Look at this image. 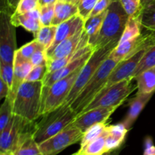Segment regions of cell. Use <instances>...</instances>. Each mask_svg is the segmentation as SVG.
Here are the masks:
<instances>
[{"mask_svg": "<svg viewBox=\"0 0 155 155\" xmlns=\"http://www.w3.org/2000/svg\"><path fill=\"white\" fill-rule=\"evenodd\" d=\"M30 62L33 64V66L47 64L46 50L45 48H41V49L37 50L30 58Z\"/></svg>", "mask_w": 155, "mask_h": 155, "instance_id": "cell-41", "label": "cell"}, {"mask_svg": "<svg viewBox=\"0 0 155 155\" xmlns=\"http://www.w3.org/2000/svg\"><path fill=\"white\" fill-rule=\"evenodd\" d=\"M47 72H48V71H47V64L33 66V69L31 70L30 74H28L25 81H42L45 76L46 75Z\"/></svg>", "mask_w": 155, "mask_h": 155, "instance_id": "cell-36", "label": "cell"}, {"mask_svg": "<svg viewBox=\"0 0 155 155\" xmlns=\"http://www.w3.org/2000/svg\"><path fill=\"white\" fill-rule=\"evenodd\" d=\"M78 5L66 0H57L54 4V16L51 25H59L78 15Z\"/></svg>", "mask_w": 155, "mask_h": 155, "instance_id": "cell-21", "label": "cell"}, {"mask_svg": "<svg viewBox=\"0 0 155 155\" xmlns=\"http://www.w3.org/2000/svg\"><path fill=\"white\" fill-rule=\"evenodd\" d=\"M35 126L29 127L21 133L18 145L15 151V155H42L39 144L33 137Z\"/></svg>", "mask_w": 155, "mask_h": 155, "instance_id": "cell-18", "label": "cell"}, {"mask_svg": "<svg viewBox=\"0 0 155 155\" xmlns=\"http://www.w3.org/2000/svg\"><path fill=\"white\" fill-rule=\"evenodd\" d=\"M84 20L78 14L70 18L68 21L58 25L54 42L52 45L46 50V54L51 52L62 41L74 36L77 32L84 28Z\"/></svg>", "mask_w": 155, "mask_h": 155, "instance_id": "cell-15", "label": "cell"}, {"mask_svg": "<svg viewBox=\"0 0 155 155\" xmlns=\"http://www.w3.org/2000/svg\"><path fill=\"white\" fill-rule=\"evenodd\" d=\"M33 123L14 114L8 125L1 131L0 152H15L21 133Z\"/></svg>", "mask_w": 155, "mask_h": 155, "instance_id": "cell-11", "label": "cell"}, {"mask_svg": "<svg viewBox=\"0 0 155 155\" xmlns=\"http://www.w3.org/2000/svg\"><path fill=\"white\" fill-rule=\"evenodd\" d=\"M36 1H38V2H39V0H36Z\"/></svg>", "mask_w": 155, "mask_h": 155, "instance_id": "cell-51", "label": "cell"}, {"mask_svg": "<svg viewBox=\"0 0 155 155\" xmlns=\"http://www.w3.org/2000/svg\"><path fill=\"white\" fill-rule=\"evenodd\" d=\"M98 0H80L78 4V14L86 21L90 17Z\"/></svg>", "mask_w": 155, "mask_h": 155, "instance_id": "cell-35", "label": "cell"}, {"mask_svg": "<svg viewBox=\"0 0 155 155\" xmlns=\"http://www.w3.org/2000/svg\"><path fill=\"white\" fill-rule=\"evenodd\" d=\"M129 16L136 15L142 8V0H120Z\"/></svg>", "mask_w": 155, "mask_h": 155, "instance_id": "cell-37", "label": "cell"}, {"mask_svg": "<svg viewBox=\"0 0 155 155\" xmlns=\"http://www.w3.org/2000/svg\"><path fill=\"white\" fill-rule=\"evenodd\" d=\"M56 30L57 26H42L35 39L47 50L54 42Z\"/></svg>", "mask_w": 155, "mask_h": 155, "instance_id": "cell-28", "label": "cell"}, {"mask_svg": "<svg viewBox=\"0 0 155 155\" xmlns=\"http://www.w3.org/2000/svg\"><path fill=\"white\" fill-rule=\"evenodd\" d=\"M142 29V24H141L139 13L136 15L130 16L128 21L126 24L125 29H124L122 36L120 39L119 43H122V42L139 36L141 34Z\"/></svg>", "mask_w": 155, "mask_h": 155, "instance_id": "cell-27", "label": "cell"}, {"mask_svg": "<svg viewBox=\"0 0 155 155\" xmlns=\"http://www.w3.org/2000/svg\"><path fill=\"white\" fill-rule=\"evenodd\" d=\"M33 66L30 61H24L15 58L14 59V79L12 87L11 89L10 94L8 97L12 100L13 103L18 89L21 85L25 81L26 78L30 74Z\"/></svg>", "mask_w": 155, "mask_h": 155, "instance_id": "cell-19", "label": "cell"}, {"mask_svg": "<svg viewBox=\"0 0 155 155\" xmlns=\"http://www.w3.org/2000/svg\"><path fill=\"white\" fill-rule=\"evenodd\" d=\"M94 51H95V50H94ZM94 51H89V52L83 54V56H81V57L79 58L73 60L72 61H71L69 64L65 65L64 67H63V68H61V69L57 70V71H54V72L47 73L46 75L44 77L43 80H42L43 86H51L53 83L57 82L58 80L68 77L70 74L74 73V71L80 69V68H82V67L86 63V61L89 60V58L92 56V53L94 52Z\"/></svg>", "mask_w": 155, "mask_h": 155, "instance_id": "cell-16", "label": "cell"}, {"mask_svg": "<svg viewBox=\"0 0 155 155\" xmlns=\"http://www.w3.org/2000/svg\"><path fill=\"white\" fill-rule=\"evenodd\" d=\"M106 130L99 137L94 139L83 148H80L78 152L79 155H104L106 153L105 140Z\"/></svg>", "mask_w": 155, "mask_h": 155, "instance_id": "cell-26", "label": "cell"}, {"mask_svg": "<svg viewBox=\"0 0 155 155\" xmlns=\"http://www.w3.org/2000/svg\"><path fill=\"white\" fill-rule=\"evenodd\" d=\"M54 4L39 6L41 26L51 25L54 16Z\"/></svg>", "mask_w": 155, "mask_h": 155, "instance_id": "cell-34", "label": "cell"}, {"mask_svg": "<svg viewBox=\"0 0 155 155\" xmlns=\"http://www.w3.org/2000/svg\"><path fill=\"white\" fill-rule=\"evenodd\" d=\"M131 81L132 79H128L104 87L80 114L98 107H120L127 97L137 89V86L132 85Z\"/></svg>", "mask_w": 155, "mask_h": 155, "instance_id": "cell-6", "label": "cell"}, {"mask_svg": "<svg viewBox=\"0 0 155 155\" xmlns=\"http://www.w3.org/2000/svg\"><path fill=\"white\" fill-rule=\"evenodd\" d=\"M94 50H95V48L92 45H88L80 48L77 51L65 58L57 59H47V71H48L47 73L54 72L57 70L61 69L63 67H64L65 65L69 64L71 61H72L73 60L79 58L81 56H83V54H86V53L89 52L91 51H94Z\"/></svg>", "mask_w": 155, "mask_h": 155, "instance_id": "cell-22", "label": "cell"}, {"mask_svg": "<svg viewBox=\"0 0 155 155\" xmlns=\"http://www.w3.org/2000/svg\"><path fill=\"white\" fill-rule=\"evenodd\" d=\"M71 155H78V152L74 153V154H71Z\"/></svg>", "mask_w": 155, "mask_h": 155, "instance_id": "cell-49", "label": "cell"}, {"mask_svg": "<svg viewBox=\"0 0 155 155\" xmlns=\"http://www.w3.org/2000/svg\"><path fill=\"white\" fill-rule=\"evenodd\" d=\"M142 155H155V145L151 136H147L145 139Z\"/></svg>", "mask_w": 155, "mask_h": 155, "instance_id": "cell-43", "label": "cell"}, {"mask_svg": "<svg viewBox=\"0 0 155 155\" xmlns=\"http://www.w3.org/2000/svg\"><path fill=\"white\" fill-rule=\"evenodd\" d=\"M154 92L147 94H136L134 98H132L129 102V110L123 123L129 130L136 120L142 110L149 101Z\"/></svg>", "mask_w": 155, "mask_h": 155, "instance_id": "cell-20", "label": "cell"}, {"mask_svg": "<svg viewBox=\"0 0 155 155\" xmlns=\"http://www.w3.org/2000/svg\"><path fill=\"white\" fill-rule=\"evenodd\" d=\"M12 22L15 27H22L27 31L33 33L36 37L41 28L39 8L25 14H18L13 12L11 17Z\"/></svg>", "mask_w": 155, "mask_h": 155, "instance_id": "cell-17", "label": "cell"}, {"mask_svg": "<svg viewBox=\"0 0 155 155\" xmlns=\"http://www.w3.org/2000/svg\"><path fill=\"white\" fill-rule=\"evenodd\" d=\"M107 127V123H98L89 127L84 133L80 141V148H83L94 139L99 137L106 130Z\"/></svg>", "mask_w": 155, "mask_h": 155, "instance_id": "cell-31", "label": "cell"}, {"mask_svg": "<svg viewBox=\"0 0 155 155\" xmlns=\"http://www.w3.org/2000/svg\"><path fill=\"white\" fill-rule=\"evenodd\" d=\"M118 107H98L82 113L77 116L72 124L78 127L83 133L92 126L98 123H107L112 114Z\"/></svg>", "mask_w": 155, "mask_h": 155, "instance_id": "cell-14", "label": "cell"}, {"mask_svg": "<svg viewBox=\"0 0 155 155\" xmlns=\"http://www.w3.org/2000/svg\"><path fill=\"white\" fill-rule=\"evenodd\" d=\"M118 44L117 43L109 44L103 48H98L94 51L92 56L89 58V60L80 69L78 77L76 80L75 83H74L69 95L67 98L65 104L71 105L76 97L81 92L84 86L87 84L89 80L93 77V75L98 69V68L101 66L102 62L108 58L112 50Z\"/></svg>", "mask_w": 155, "mask_h": 155, "instance_id": "cell-8", "label": "cell"}, {"mask_svg": "<svg viewBox=\"0 0 155 155\" xmlns=\"http://www.w3.org/2000/svg\"><path fill=\"white\" fill-rule=\"evenodd\" d=\"M66 1H68L70 2H72V3H74V4L78 5L79 2H80V0H66Z\"/></svg>", "mask_w": 155, "mask_h": 155, "instance_id": "cell-48", "label": "cell"}, {"mask_svg": "<svg viewBox=\"0 0 155 155\" xmlns=\"http://www.w3.org/2000/svg\"><path fill=\"white\" fill-rule=\"evenodd\" d=\"M42 89V81H24L14 99V114L30 122L36 121L40 117Z\"/></svg>", "mask_w": 155, "mask_h": 155, "instance_id": "cell-1", "label": "cell"}, {"mask_svg": "<svg viewBox=\"0 0 155 155\" xmlns=\"http://www.w3.org/2000/svg\"><path fill=\"white\" fill-rule=\"evenodd\" d=\"M57 2V0H39V6L45 5H50V4H54Z\"/></svg>", "mask_w": 155, "mask_h": 155, "instance_id": "cell-46", "label": "cell"}, {"mask_svg": "<svg viewBox=\"0 0 155 155\" xmlns=\"http://www.w3.org/2000/svg\"><path fill=\"white\" fill-rule=\"evenodd\" d=\"M83 132L72 124L52 137L39 144L42 155H57L71 145L80 142Z\"/></svg>", "mask_w": 155, "mask_h": 155, "instance_id": "cell-9", "label": "cell"}, {"mask_svg": "<svg viewBox=\"0 0 155 155\" xmlns=\"http://www.w3.org/2000/svg\"><path fill=\"white\" fill-rule=\"evenodd\" d=\"M80 69L77 70L68 77L58 80L50 86H43L40 116L52 111L65 104Z\"/></svg>", "mask_w": 155, "mask_h": 155, "instance_id": "cell-5", "label": "cell"}, {"mask_svg": "<svg viewBox=\"0 0 155 155\" xmlns=\"http://www.w3.org/2000/svg\"><path fill=\"white\" fill-rule=\"evenodd\" d=\"M39 8V2L36 0H20L14 12L18 14H25Z\"/></svg>", "mask_w": 155, "mask_h": 155, "instance_id": "cell-39", "label": "cell"}, {"mask_svg": "<svg viewBox=\"0 0 155 155\" xmlns=\"http://www.w3.org/2000/svg\"><path fill=\"white\" fill-rule=\"evenodd\" d=\"M10 94V88L7 83H5L2 79H0V99L5 98Z\"/></svg>", "mask_w": 155, "mask_h": 155, "instance_id": "cell-44", "label": "cell"}, {"mask_svg": "<svg viewBox=\"0 0 155 155\" xmlns=\"http://www.w3.org/2000/svg\"><path fill=\"white\" fill-rule=\"evenodd\" d=\"M0 79L7 83L11 91L14 79V64L5 63L0 61Z\"/></svg>", "mask_w": 155, "mask_h": 155, "instance_id": "cell-33", "label": "cell"}, {"mask_svg": "<svg viewBox=\"0 0 155 155\" xmlns=\"http://www.w3.org/2000/svg\"><path fill=\"white\" fill-rule=\"evenodd\" d=\"M13 115V103L8 97H6L0 107V132L8 125Z\"/></svg>", "mask_w": 155, "mask_h": 155, "instance_id": "cell-32", "label": "cell"}, {"mask_svg": "<svg viewBox=\"0 0 155 155\" xmlns=\"http://www.w3.org/2000/svg\"><path fill=\"white\" fill-rule=\"evenodd\" d=\"M0 155H15L13 151H8V152H0Z\"/></svg>", "mask_w": 155, "mask_h": 155, "instance_id": "cell-47", "label": "cell"}, {"mask_svg": "<svg viewBox=\"0 0 155 155\" xmlns=\"http://www.w3.org/2000/svg\"><path fill=\"white\" fill-rule=\"evenodd\" d=\"M146 1H148V0H142V3L145 2H146Z\"/></svg>", "mask_w": 155, "mask_h": 155, "instance_id": "cell-50", "label": "cell"}, {"mask_svg": "<svg viewBox=\"0 0 155 155\" xmlns=\"http://www.w3.org/2000/svg\"><path fill=\"white\" fill-rule=\"evenodd\" d=\"M5 2H7L8 5L10 7V8L12 9L13 12H15L17 6H18V3H19L20 0H5Z\"/></svg>", "mask_w": 155, "mask_h": 155, "instance_id": "cell-45", "label": "cell"}, {"mask_svg": "<svg viewBox=\"0 0 155 155\" xmlns=\"http://www.w3.org/2000/svg\"><path fill=\"white\" fill-rule=\"evenodd\" d=\"M147 50L148 49L141 50L129 58L124 59V60L120 61L112 71L111 74L109 76L108 81L104 87L124 80H128V79L133 80V74L136 70L139 61Z\"/></svg>", "mask_w": 155, "mask_h": 155, "instance_id": "cell-13", "label": "cell"}, {"mask_svg": "<svg viewBox=\"0 0 155 155\" xmlns=\"http://www.w3.org/2000/svg\"><path fill=\"white\" fill-rule=\"evenodd\" d=\"M112 1L113 0H98L95 8H94L92 13H91L90 17L95 16V15L101 14V12L107 10L109 6H110V3L112 2Z\"/></svg>", "mask_w": 155, "mask_h": 155, "instance_id": "cell-42", "label": "cell"}, {"mask_svg": "<svg viewBox=\"0 0 155 155\" xmlns=\"http://www.w3.org/2000/svg\"><path fill=\"white\" fill-rule=\"evenodd\" d=\"M41 48H45L35 39L34 40L25 44L22 47L18 48L16 51V52H15V58H17L24 61H30V58L33 56V54L37 50L41 49Z\"/></svg>", "mask_w": 155, "mask_h": 155, "instance_id": "cell-30", "label": "cell"}, {"mask_svg": "<svg viewBox=\"0 0 155 155\" xmlns=\"http://www.w3.org/2000/svg\"><path fill=\"white\" fill-rule=\"evenodd\" d=\"M130 16L120 0H113L107 11L99 35L93 47L95 49L120 42Z\"/></svg>", "mask_w": 155, "mask_h": 155, "instance_id": "cell-2", "label": "cell"}, {"mask_svg": "<svg viewBox=\"0 0 155 155\" xmlns=\"http://www.w3.org/2000/svg\"><path fill=\"white\" fill-rule=\"evenodd\" d=\"M155 67V45L147 50L133 74V79L147 70Z\"/></svg>", "mask_w": 155, "mask_h": 155, "instance_id": "cell-29", "label": "cell"}, {"mask_svg": "<svg viewBox=\"0 0 155 155\" xmlns=\"http://www.w3.org/2000/svg\"><path fill=\"white\" fill-rule=\"evenodd\" d=\"M106 133H107L105 140L106 153H110V151H113L114 150L117 149L118 148H120L124 141L115 137V136L108 134L107 131H106Z\"/></svg>", "mask_w": 155, "mask_h": 155, "instance_id": "cell-40", "label": "cell"}, {"mask_svg": "<svg viewBox=\"0 0 155 155\" xmlns=\"http://www.w3.org/2000/svg\"><path fill=\"white\" fill-rule=\"evenodd\" d=\"M139 16L142 29L155 33V0L142 3Z\"/></svg>", "mask_w": 155, "mask_h": 155, "instance_id": "cell-24", "label": "cell"}, {"mask_svg": "<svg viewBox=\"0 0 155 155\" xmlns=\"http://www.w3.org/2000/svg\"><path fill=\"white\" fill-rule=\"evenodd\" d=\"M77 116V112L67 104L42 115V120L35 124L34 139L38 144L42 143L71 125Z\"/></svg>", "mask_w": 155, "mask_h": 155, "instance_id": "cell-3", "label": "cell"}, {"mask_svg": "<svg viewBox=\"0 0 155 155\" xmlns=\"http://www.w3.org/2000/svg\"><path fill=\"white\" fill-rule=\"evenodd\" d=\"M155 45V33L145 30L139 36L119 43L109 54V58L120 62L129 58L143 49H148Z\"/></svg>", "mask_w": 155, "mask_h": 155, "instance_id": "cell-10", "label": "cell"}, {"mask_svg": "<svg viewBox=\"0 0 155 155\" xmlns=\"http://www.w3.org/2000/svg\"><path fill=\"white\" fill-rule=\"evenodd\" d=\"M106 131L107 132L108 134L115 136V137L121 139L122 141H124L129 130L122 122L115 124V125H107V127H106Z\"/></svg>", "mask_w": 155, "mask_h": 155, "instance_id": "cell-38", "label": "cell"}, {"mask_svg": "<svg viewBox=\"0 0 155 155\" xmlns=\"http://www.w3.org/2000/svg\"><path fill=\"white\" fill-rule=\"evenodd\" d=\"M107 9L95 16L90 17L85 21L84 29L89 36V44L92 46L95 44L97 38L99 35L100 30L102 27L103 21H104L106 14H107Z\"/></svg>", "mask_w": 155, "mask_h": 155, "instance_id": "cell-23", "label": "cell"}, {"mask_svg": "<svg viewBox=\"0 0 155 155\" xmlns=\"http://www.w3.org/2000/svg\"><path fill=\"white\" fill-rule=\"evenodd\" d=\"M13 11L8 5L5 0H2L0 12V61L14 64L17 49L16 30L11 17Z\"/></svg>", "mask_w": 155, "mask_h": 155, "instance_id": "cell-7", "label": "cell"}, {"mask_svg": "<svg viewBox=\"0 0 155 155\" xmlns=\"http://www.w3.org/2000/svg\"><path fill=\"white\" fill-rule=\"evenodd\" d=\"M78 155H79V154H78Z\"/></svg>", "mask_w": 155, "mask_h": 155, "instance_id": "cell-52", "label": "cell"}, {"mask_svg": "<svg viewBox=\"0 0 155 155\" xmlns=\"http://www.w3.org/2000/svg\"><path fill=\"white\" fill-rule=\"evenodd\" d=\"M135 79L137 83V94L155 92V67L141 73Z\"/></svg>", "mask_w": 155, "mask_h": 155, "instance_id": "cell-25", "label": "cell"}, {"mask_svg": "<svg viewBox=\"0 0 155 155\" xmlns=\"http://www.w3.org/2000/svg\"><path fill=\"white\" fill-rule=\"evenodd\" d=\"M119 62L107 58L102 62L93 77L89 80L81 92L74 100L71 106L77 114H80L85 107L92 101L95 95L107 84L109 76Z\"/></svg>", "mask_w": 155, "mask_h": 155, "instance_id": "cell-4", "label": "cell"}, {"mask_svg": "<svg viewBox=\"0 0 155 155\" xmlns=\"http://www.w3.org/2000/svg\"><path fill=\"white\" fill-rule=\"evenodd\" d=\"M88 45H89V36L83 28L74 36L62 41L51 52L46 54L47 59L65 58Z\"/></svg>", "mask_w": 155, "mask_h": 155, "instance_id": "cell-12", "label": "cell"}]
</instances>
